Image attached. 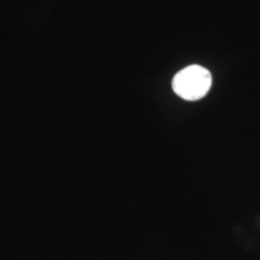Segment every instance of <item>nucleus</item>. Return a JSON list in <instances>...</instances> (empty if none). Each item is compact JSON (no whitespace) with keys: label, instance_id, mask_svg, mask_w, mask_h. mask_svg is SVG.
Returning a JSON list of instances; mask_svg holds the SVG:
<instances>
[{"label":"nucleus","instance_id":"1","mask_svg":"<svg viewBox=\"0 0 260 260\" xmlns=\"http://www.w3.org/2000/svg\"><path fill=\"white\" fill-rule=\"evenodd\" d=\"M212 85V75L208 70L199 65L186 67L175 75L172 86L181 99L195 102L203 99Z\"/></svg>","mask_w":260,"mask_h":260}]
</instances>
